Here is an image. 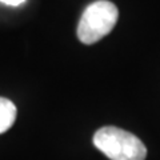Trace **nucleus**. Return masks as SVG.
Returning a JSON list of instances; mask_svg holds the SVG:
<instances>
[{
	"label": "nucleus",
	"instance_id": "nucleus-1",
	"mask_svg": "<svg viewBox=\"0 0 160 160\" xmlns=\"http://www.w3.org/2000/svg\"><path fill=\"white\" fill-rule=\"evenodd\" d=\"M93 144L111 160H144L147 156V148L138 136L112 126L98 129Z\"/></svg>",
	"mask_w": 160,
	"mask_h": 160
},
{
	"label": "nucleus",
	"instance_id": "nucleus-2",
	"mask_svg": "<svg viewBox=\"0 0 160 160\" xmlns=\"http://www.w3.org/2000/svg\"><path fill=\"white\" fill-rule=\"evenodd\" d=\"M119 19L118 7L108 0H98L84 9L78 24V38L84 44H93L107 36Z\"/></svg>",
	"mask_w": 160,
	"mask_h": 160
},
{
	"label": "nucleus",
	"instance_id": "nucleus-3",
	"mask_svg": "<svg viewBox=\"0 0 160 160\" xmlns=\"http://www.w3.org/2000/svg\"><path fill=\"white\" fill-rule=\"evenodd\" d=\"M16 107L6 98H0V133L8 131L16 119Z\"/></svg>",
	"mask_w": 160,
	"mask_h": 160
},
{
	"label": "nucleus",
	"instance_id": "nucleus-4",
	"mask_svg": "<svg viewBox=\"0 0 160 160\" xmlns=\"http://www.w3.org/2000/svg\"><path fill=\"white\" fill-rule=\"evenodd\" d=\"M0 2L4 4H8V6H20V4H23L26 0H0Z\"/></svg>",
	"mask_w": 160,
	"mask_h": 160
}]
</instances>
